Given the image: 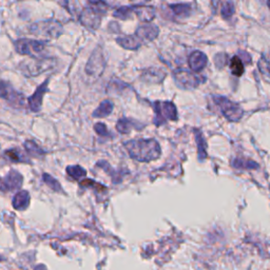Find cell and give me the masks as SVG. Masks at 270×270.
Segmentation results:
<instances>
[{"mask_svg":"<svg viewBox=\"0 0 270 270\" xmlns=\"http://www.w3.org/2000/svg\"><path fill=\"white\" fill-rule=\"evenodd\" d=\"M130 157L139 162H150L161 157L160 144L154 140H134L124 143Z\"/></svg>","mask_w":270,"mask_h":270,"instance_id":"6da1fadb","label":"cell"},{"mask_svg":"<svg viewBox=\"0 0 270 270\" xmlns=\"http://www.w3.org/2000/svg\"><path fill=\"white\" fill-rule=\"evenodd\" d=\"M90 7L82 10L79 15V22L90 30H96L100 23L101 16L107 11L105 3H89Z\"/></svg>","mask_w":270,"mask_h":270,"instance_id":"7a4b0ae2","label":"cell"},{"mask_svg":"<svg viewBox=\"0 0 270 270\" xmlns=\"http://www.w3.org/2000/svg\"><path fill=\"white\" fill-rule=\"evenodd\" d=\"M29 30L32 34L45 38H57L62 34V32H64L62 25L54 19L37 22L33 25H31Z\"/></svg>","mask_w":270,"mask_h":270,"instance_id":"3957f363","label":"cell"},{"mask_svg":"<svg viewBox=\"0 0 270 270\" xmlns=\"http://www.w3.org/2000/svg\"><path fill=\"white\" fill-rule=\"evenodd\" d=\"M53 66V59L51 58H30L27 61L20 62L18 69L22 71V73L28 77L36 76L43 73V72L49 70Z\"/></svg>","mask_w":270,"mask_h":270,"instance_id":"277c9868","label":"cell"},{"mask_svg":"<svg viewBox=\"0 0 270 270\" xmlns=\"http://www.w3.org/2000/svg\"><path fill=\"white\" fill-rule=\"evenodd\" d=\"M215 105L219 107L223 115L231 121H238L243 116V109L235 102L230 101L224 96H213Z\"/></svg>","mask_w":270,"mask_h":270,"instance_id":"5b68a950","label":"cell"},{"mask_svg":"<svg viewBox=\"0 0 270 270\" xmlns=\"http://www.w3.org/2000/svg\"><path fill=\"white\" fill-rule=\"evenodd\" d=\"M16 52L22 55L37 56L43 53L46 49L45 41L33 40V39H18L15 43Z\"/></svg>","mask_w":270,"mask_h":270,"instance_id":"8992f818","label":"cell"},{"mask_svg":"<svg viewBox=\"0 0 270 270\" xmlns=\"http://www.w3.org/2000/svg\"><path fill=\"white\" fill-rule=\"evenodd\" d=\"M154 111L157 113L154 122L162 124L165 120H176L178 118V111L173 102L171 101H157L154 102Z\"/></svg>","mask_w":270,"mask_h":270,"instance_id":"52a82bcc","label":"cell"},{"mask_svg":"<svg viewBox=\"0 0 270 270\" xmlns=\"http://www.w3.org/2000/svg\"><path fill=\"white\" fill-rule=\"evenodd\" d=\"M174 80L176 85L183 89H194L199 87L202 82L205 81V78L201 75H196L186 70H176L174 72Z\"/></svg>","mask_w":270,"mask_h":270,"instance_id":"ba28073f","label":"cell"},{"mask_svg":"<svg viewBox=\"0 0 270 270\" xmlns=\"http://www.w3.org/2000/svg\"><path fill=\"white\" fill-rule=\"evenodd\" d=\"M0 98L7 100L15 108H23L25 106V96L7 81H0Z\"/></svg>","mask_w":270,"mask_h":270,"instance_id":"9c48e42d","label":"cell"},{"mask_svg":"<svg viewBox=\"0 0 270 270\" xmlns=\"http://www.w3.org/2000/svg\"><path fill=\"white\" fill-rule=\"evenodd\" d=\"M103 68H105V60H103L101 51L95 50L93 52V54L91 55L87 64L86 67L87 74H89L90 76L98 77L102 73Z\"/></svg>","mask_w":270,"mask_h":270,"instance_id":"30bf717a","label":"cell"},{"mask_svg":"<svg viewBox=\"0 0 270 270\" xmlns=\"http://www.w3.org/2000/svg\"><path fill=\"white\" fill-rule=\"evenodd\" d=\"M48 84L49 79H47L44 84H41L36 91L34 92V94L32 96H30L28 99V105L31 109V111L33 112H39L43 106V98L46 94V92L48 91Z\"/></svg>","mask_w":270,"mask_h":270,"instance_id":"8fae6325","label":"cell"},{"mask_svg":"<svg viewBox=\"0 0 270 270\" xmlns=\"http://www.w3.org/2000/svg\"><path fill=\"white\" fill-rule=\"evenodd\" d=\"M208 62L207 56L201 51H194L189 56V67L194 72L202 71Z\"/></svg>","mask_w":270,"mask_h":270,"instance_id":"7c38bea8","label":"cell"},{"mask_svg":"<svg viewBox=\"0 0 270 270\" xmlns=\"http://www.w3.org/2000/svg\"><path fill=\"white\" fill-rule=\"evenodd\" d=\"M165 77L166 73L159 68H149L142 73V79L147 82H153V84H159Z\"/></svg>","mask_w":270,"mask_h":270,"instance_id":"4fadbf2b","label":"cell"},{"mask_svg":"<svg viewBox=\"0 0 270 270\" xmlns=\"http://www.w3.org/2000/svg\"><path fill=\"white\" fill-rule=\"evenodd\" d=\"M5 182L7 184L9 191L15 190V189H19L20 187H22V185L24 183V178L19 172L12 170L7 174V176L5 178Z\"/></svg>","mask_w":270,"mask_h":270,"instance_id":"5bb4252c","label":"cell"},{"mask_svg":"<svg viewBox=\"0 0 270 270\" xmlns=\"http://www.w3.org/2000/svg\"><path fill=\"white\" fill-rule=\"evenodd\" d=\"M258 70L263 78L270 84V49L264 52L261 59L258 60Z\"/></svg>","mask_w":270,"mask_h":270,"instance_id":"9a60e30c","label":"cell"},{"mask_svg":"<svg viewBox=\"0 0 270 270\" xmlns=\"http://www.w3.org/2000/svg\"><path fill=\"white\" fill-rule=\"evenodd\" d=\"M30 205V194L26 190L17 192L13 197V207L16 210H25Z\"/></svg>","mask_w":270,"mask_h":270,"instance_id":"2e32d148","label":"cell"},{"mask_svg":"<svg viewBox=\"0 0 270 270\" xmlns=\"http://www.w3.org/2000/svg\"><path fill=\"white\" fill-rule=\"evenodd\" d=\"M158 35H159V28L152 25H147L140 27L137 30V35L135 36L142 39L153 40L155 37H158Z\"/></svg>","mask_w":270,"mask_h":270,"instance_id":"e0dca14e","label":"cell"},{"mask_svg":"<svg viewBox=\"0 0 270 270\" xmlns=\"http://www.w3.org/2000/svg\"><path fill=\"white\" fill-rule=\"evenodd\" d=\"M133 11L137 13L139 18L142 20V22H151V20L155 16V12L153 8L151 7H146V6H138V7H133Z\"/></svg>","mask_w":270,"mask_h":270,"instance_id":"ac0fdd59","label":"cell"},{"mask_svg":"<svg viewBox=\"0 0 270 270\" xmlns=\"http://www.w3.org/2000/svg\"><path fill=\"white\" fill-rule=\"evenodd\" d=\"M117 44L124 49L138 50L141 47V40L137 36H121L116 39Z\"/></svg>","mask_w":270,"mask_h":270,"instance_id":"d6986e66","label":"cell"},{"mask_svg":"<svg viewBox=\"0 0 270 270\" xmlns=\"http://www.w3.org/2000/svg\"><path fill=\"white\" fill-rule=\"evenodd\" d=\"M113 110V103L110 100H103L98 108L93 112V116L94 117H106Z\"/></svg>","mask_w":270,"mask_h":270,"instance_id":"ffe728a7","label":"cell"},{"mask_svg":"<svg viewBox=\"0 0 270 270\" xmlns=\"http://www.w3.org/2000/svg\"><path fill=\"white\" fill-rule=\"evenodd\" d=\"M6 157L14 163H23V162H28L26 155L18 149H10L5 152Z\"/></svg>","mask_w":270,"mask_h":270,"instance_id":"44dd1931","label":"cell"},{"mask_svg":"<svg viewBox=\"0 0 270 270\" xmlns=\"http://www.w3.org/2000/svg\"><path fill=\"white\" fill-rule=\"evenodd\" d=\"M230 69H231V72H232L233 75H235L237 77L242 76L244 73V65H243L242 59L238 56L232 57V59L230 61Z\"/></svg>","mask_w":270,"mask_h":270,"instance_id":"7402d4cb","label":"cell"},{"mask_svg":"<svg viewBox=\"0 0 270 270\" xmlns=\"http://www.w3.org/2000/svg\"><path fill=\"white\" fill-rule=\"evenodd\" d=\"M195 140L197 143V150H199V159L200 161H204L207 158L206 153V142L203 138L202 133L199 131H195Z\"/></svg>","mask_w":270,"mask_h":270,"instance_id":"603a6c76","label":"cell"},{"mask_svg":"<svg viewBox=\"0 0 270 270\" xmlns=\"http://www.w3.org/2000/svg\"><path fill=\"white\" fill-rule=\"evenodd\" d=\"M171 10L173 11L174 14L178 16H189L191 13V8L189 5H185V4H178V5H171L170 6Z\"/></svg>","mask_w":270,"mask_h":270,"instance_id":"cb8c5ba5","label":"cell"},{"mask_svg":"<svg viewBox=\"0 0 270 270\" xmlns=\"http://www.w3.org/2000/svg\"><path fill=\"white\" fill-rule=\"evenodd\" d=\"M67 173L71 176V178H73L75 180H79L81 178H85L87 171L80 167V166H69L67 167Z\"/></svg>","mask_w":270,"mask_h":270,"instance_id":"d4e9b609","label":"cell"},{"mask_svg":"<svg viewBox=\"0 0 270 270\" xmlns=\"http://www.w3.org/2000/svg\"><path fill=\"white\" fill-rule=\"evenodd\" d=\"M232 165L234 166L235 168H241V169H257L258 165L256 163H254L253 161H246V160H240L236 159L233 161Z\"/></svg>","mask_w":270,"mask_h":270,"instance_id":"484cf974","label":"cell"},{"mask_svg":"<svg viewBox=\"0 0 270 270\" xmlns=\"http://www.w3.org/2000/svg\"><path fill=\"white\" fill-rule=\"evenodd\" d=\"M43 180H44V182L50 187V188L52 189V190H53V191H55V192H59V191H61V186H60V184H59V182L56 180V179H54L53 178V176H51L50 174H47V173H45L44 175H43Z\"/></svg>","mask_w":270,"mask_h":270,"instance_id":"4316f807","label":"cell"},{"mask_svg":"<svg viewBox=\"0 0 270 270\" xmlns=\"http://www.w3.org/2000/svg\"><path fill=\"white\" fill-rule=\"evenodd\" d=\"M133 128V123L131 122V120L127 119V118H120L117 121L116 124V129L118 132L123 133V134H128Z\"/></svg>","mask_w":270,"mask_h":270,"instance_id":"83f0119b","label":"cell"},{"mask_svg":"<svg viewBox=\"0 0 270 270\" xmlns=\"http://www.w3.org/2000/svg\"><path fill=\"white\" fill-rule=\"evenodd\" d=\"M25 148L27 149L28 152L34 153V154H37V155H41V154L45 153L43 148H41L39 145L37 143H35L34 141H27L25 143Z\"/></svg>","mask_w":270,"mask_h":270,"instance_id":"f1b7e54d","label":"cell"},{"mask_svg":"<svg viewBox=\"0 0 270 270\" xmlns=\"http://www.w3.org/2000/svg\"><path fill=\"white\" fill-rule=\"evenodd\" d=\"M133 11V7H123L118 10H116L115 12L113 13L114 17L119 18V19H127L131 15V12Z\"/></svg>","mask_w":270,"mask_h":270,"instance_id":"f546056e","label":"cell"},{"mask_svg":"<svg viewBox=\"0 0 270 270\" xmlns=\"http://www.w3.org/2000/svg\"><path fill=\"white\" fill-rule=\"evenodd\" d=\"M235 12L234 10V5L230 2H226L223 4V7H222V16L224 18H230Z\"/></svg>","mask_w":270,"mask_h":270,"instance_id":"4dcf8cb0","label":"cell"},{"mask_svg":"<svg viewBox=\"0 0 270 270\" xmlns=\"http://www.w3.org/2000/svg\"><path fill=\"white\" fill-rule=\"evenodd\" d=\"M80 186L82 187H86V188H93V189H96V190H105V187H103L102 185L92 181V180H84L80 182Z\"/></svg>","mask_w":270,"mask_h":270,"instance_id":"1f68e13d","label":"cell"},{"mask_svg":"<svg viewBox=\"0 0 270 270\" xmlns=\"http://www.w3.org/2000/svg\"><path fill=\"white\" fill-rule=\"evenodd\" d=\"M94 130L96 131L97 134L100 135V137H109V135H110V133H109L105 123L97 122L94 126Z\"/></svg>","mask_w":270,"mask_h":270,"instance_id":"d6a6232c","label":"cell"},{"mask_svg":"<svg viewBox=\"0 0 270 270\" xmlns=\"http://www.w3.org/2000/svg\"><path fill=\"white\" fill-rule=\"evenodd\" d=\"M7 191H9V189H8L7 184L5 182V179L0 178V192H7Z\"/></svg>","mask_w":270,"mask_h":270,"instance_id":"836d02e7","label":"cell"},{"mask_svg":"<svg viewBox=\"0 0 270 270\" xmlns=\"http://www.w3.org/2000/svg\"><path fill=\"white\" fill-rule=\"evenodd\" d=\"M267 5H268V7H269V9H270V0L267 3Z\"/></svg>","mask_w":270,"mask_h":270,"instance_id":"e575fe53","label":"cell"},{"mask_svg":"<svg viewBox=\"0 0 270 270\" xmlns=\"http://www.w3.org/2000/svg\"><path fill=\"white\" fill-rule=\"evenodd\" d=\"M0 261H2V256H0Z\"/></svg>","mask_w":270,"mask_h":270,"instance_id":"d590c367","label":"cell"}]
</instances>
